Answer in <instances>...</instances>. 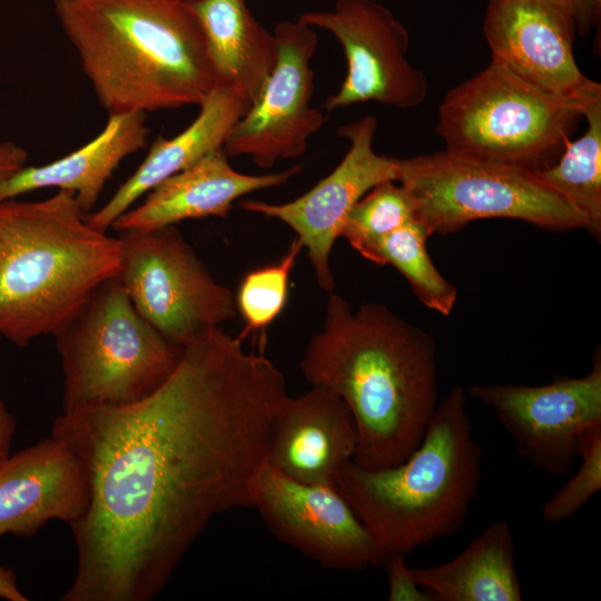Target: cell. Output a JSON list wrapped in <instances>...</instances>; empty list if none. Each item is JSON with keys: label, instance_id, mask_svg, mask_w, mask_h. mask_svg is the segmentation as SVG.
Returning a JSON list of instances; mask_svg holds the SVG:
<instances>
[{"label": "cell", "instance_id": "6da1fadb", "mask_svg": "<svg viewBox=\"0 0 601 601\" xmlns=\"http://www.w3.org/2000/svg\"><path fill=\"white\" fill-rule=\"evenodd\" d=\"M280 370L220 327L183 348L155 392L132 404L62 412L51 435L77 456L89 503L62 601H150L217 515L252 508Z\"/></svg>", "mask_w": 601, "mask_h": 601}, {"label": "cell", "instance_id": "7a4b0ae2", "mask_svg": "<svg viewBox=\"0 0 601 601\" xmlns=\"http://www.w3.org/2000/svg\"><path fill=\"white\" fill-rule=\"evenodd\" d=\"M311 386L338 395L352 413L364 469L394 466L421 443L439 405L436 344L380 303L357 309L328 294L322 328L299 363Z\"/></svg>", "mask_w": 601, "mask_h": 601}, {"label": "cell", "instance_id": "3957f363", "mask_svg": "<svg viewBox=\"0 0 601 601\" xmlns=\"http://www.w3.org/2000/svg\"><path fill=\"white\" fill-rule=\"evenodd\" d=\"M55 14L109 115L199 106L216 86L183 0H53Z\"/></svg>", "mask_w": 601, "mask_h": 601}, {"label": "cell", "instance_id": "277c9868", "mask_svg": "<svg viewBox=\"0 0 601 601\" xmlns=\"http://www.w3.org/2000/svg\"><path fill=\"white\" fill-rule=\"evenodd\" d=\"M72 193L0 201V336L19 347L55 335L116 277L117 237L93 228Z\"/></svg>", "mask_w": 601, "mask_h": 601}, {"label": "cell", "instance_id": "5b68a950", "mask_svg": "<svg viewBox=\"0 0 601 601\" xmlns=\"http://www.w3.org/2000/svg\"><path fill=\"white\" fill-rule=\"evenodd\" d=\"M482 476V451L472 434L466 393L453 387L439 402L418 446L403 462L364 469L353 461L335 489L368 532L375 565L392 553L456 533Z\"/></svg>", "mask_w": 601, "mask_h": 601}, {"label": "cell", "instance_id": "8992f818", "mask_svg": "<svg viewBox=\"0 0 601 601\" xmlns=\"http://www.w3.org/2000/svg\"><path fill=\"white\" fill-rule=\"evenodd\" d=\"M581 119L575 100L546 92L491 60L446 92L435 130L452 154L538 173L558 160Z\"/></svg>", "mask_w": 601, "mask_h": 601}, {"label": "cell", "instance_id": "52a82bcc", "mask_svg": "<svg viewBox=\"0 0 601 601\" xmlns=\"http://www.w3.org/2000/svg\"><path fill=\"white\" fill-rule=\"evenodd\" d=\"M53 337L62 412L142 400L167 381L184 348L138 313L117 277L99 285Z\"/></svg>", "mask_w": 601, "mask_h": 601}, {"label": "cell", "instance_id": "ba28073f", "mask_svg": "<svg viewBox=\"0 0 601 601\" xmlns=\"http://www.w3.org/2000/svg\"><path fill=\"white\" fill-rule=\"evenodd\" d=\"M414 197L430 235H449L485 218H511L552 231L585 229L587 219L534 173L447 150L397 158V179Z\"/></svg>", "mask_w": 601, "mask_h": 601}, {"label": "cell", "instance_id": "9c48e42d", "mask_svg": "<svg viewBox=\"0 0 601 601\" xmlns=\"http://www.w3.org/2000/svg\"><path fill=\"white\" fill-rule=\"evenodd\" d=\"M117 278L138 313L186 346L236 316L235 296L218 283L176 225L120 231Z\"/></svg>", "mask_w": 601, "mask_h": 601}, {"label": "cell", "instance_id": "30bf717a", "mask_svg": "<svg viewBox=\"0 0 601 601\" xmlns=\"http://www.w3.org/2000/svg\"><path fill=\"white\" fill-rule=\"evenodd\" d=\"M298 19L331 32L345 53L347 72L324 102L327 111L367 101L411 109L425 100L428 81L407 59L408 31L384 4L336 0L331 9L308 11Z\"/></svg>", "mask_w": 601, "mask_h": 601}, {"label": "cell", "instance_id": "8fae6325", "mask_svg": "<svg viewBox=\"0 0 601 601\" xmlns=\"http://www.w3.org/2000/svg\"><path fill=\"white\" fill-rule=\"evenodd\" d=\"M491 408L533 467L559 475L579 460L583 434L601 425V353L582 377L544 385L477 384L469 390Z\"/></svg>", "mask_w": 601, "mask_h": 601}, {"label": "cell", "instance_id": "7c38bea8", "mask_svg": "<svg viewBox=\"0 0 601 601\" xmlns=\"http://www.w3.org/2000/svg\"><path fill=\"white\" fill-rule=\"evenodd\" d=\"M273 33L277 43L275 67L224 145L228 157L248 156L263 169L279 159L304 155L309 137L325 121L323 114L311 106V61L318 45L315 29L299 19L283 20Z\"/></svg>", "mask_w": 601, "mask_h": 601}, {"label": "cell", "instance_id": "4fadbf2b", "mask_svg": "<svg viewBox=\"0 0 601 601\" xmlns=\"http://www.w3.org/2000/svg\"><path fill=\"white\" fill-rule=\"evenodd\" d=\"M250 500L273 535L322 566L375 565L368 532L335 486L298 482L264 462L253 476Z\"/></svg>", "mask_w": 601, "mask_h": 601}, {"label": "cell", "instance_id": "5bb4252c", "mask_svg": "<svg viewBox=\"0 0 601 601\" xmlns=\"http://www.w3.org/2000/svg\"><path fill=\"white\" fill-rule=\"evenodd\" d=\"M377 121L365 116L342 126L337 135L349 141L341 162L313 188L294 200L270 204L243 199V209L280 220L290 227L307 250L318 286L331 294L335 279L331 252L352 207L374 186L397 179V158L373 148Z\"/></svg>", "mask_w": 601, "mask_h": 601}, {"label": "cell", "instance_id": "9a60e30c", "mask_svg": "<svg viewBox=\"0 0 601 601\" xmlns=\"http://www.w3.org/2000/svg\"><path fill=\"white\" fill-rule=\"evenodd\" d=\"M575 18L563 0H489L483 35L491 60L529 83L577 101L591 79L580 70Z\"/></svg>", "mask_w": 601, "mask_h": 601}, {"label": "cell", "instance_id": "2e32d148", "mask_svg": "<svg viewBox=\"0 0 601 601\" xmlns=\"http://www.w3.org/2000/svg\"><path fill=\"white\" fill-rule=\"evenodd\" d=\"M357 431L345 402L318 386L290 397L275 411L267 433L265 462L303 483L335 484L353 461Z\"/></svg>", "mask_w": 601, "mask_h": 601}, {"label": "cell", "instance_id": "e0dca14e", "mask_svg": "<svg viewBox=\"0 0 601 601\" xmlns=\"http://www.w3.org/2000/svg\"><path fill=\"white\" fill-rule=\"evenodd\" d=\"M88 476L72 451L47 437L0 462V539L35 535L47 522L69 526L89 503Z\"/></svg>", "mask_w": 601, "mask_h": 601}, {"label": "cell", "instance_id": "ac0fdd59", "mask_svg": "<svg viewBox=\"0 0 601 601\" xmlns=\"http://www.w3.org/2000/svg\"><path fill=\"white\" fill-rule=\"evenodd\" d=\"M300 166L263 175L235 170L224 148L151 188L111 226L116 231L149 230L205 217L226 218L235 201L257 190L286 184Z\"/></svg>", "mask_w": 601, "mask_h": 601}, {"label": "cell", "instance_id": "d6986e66", "mask_svg": "<svg viewBox=\"0 0 601 601\" xmlns=\"http://www.w3.org/2000/svg\"><path fill=\"white\" fill-rule=\"evenodd\" d=\"M194 121L171 138H157L136 171L99 209L87 215L96 229L107 231L117 218L166 178L224 148L246 105L229 89L215 86L199 105Z\"/></svg>", "mask_w": 601, "mask_h": 601}, {"label": "cell", "instance_id": "ffe728a7", "mask_svg": "<svg viewBox=\"0 0 601 601\" xmlns=\"http://www.w3.org/2000/svg\"><path fill=\"white\" fill-rule=\"evenodd\" d=\"M148 135L146 114L109 115L104 129L79 149L46 165H26L0 183V201L37 189L58 188L72 193L88 215L114 171L146 146Z\"/></svg>", "mask_w": 601, "mask_h": 601}, {"label": "cell", "instance_id": "44dd1931", "mask_svg": "<svg viewBox=\"0 0 601 601\" xmlns=\"http://www.w3.org/2000/svg\"><path fill=\"white\" fill-rule=\"evenodd\" d=\"M216 86L231 90L248 108L262 92L277 59V43L252 14L246 0H193Z\"/></svg>", "mask_w": 601, "mask_h": 601}, {"label": "cell", "instance_id": "7402d4cb", "mask_svg": "<svg viewBox=\"0 0 601 601\" xmlns=\"http://www.w3.org/2000/svg\"><path fill=\"white\" fill-rule=\"evenodd\" d=\"M432 601H521L515 542L510 525L497 520L453 559L434 566L412 568Z\"/></svg>", "mask_w": 601, "mask_h": 601}, {"label": "cell", "instance_id": "603a6c76", "mask_svg": "<svg viewBox=\"0 0 601 601\" xmlns=\"http://www.w3.org/2000/svg\"><path fill=\"white\" fill-rule=\"evenodd\" d=\"M585 131L569 139L558 160L534 173L550 189L565 198L587 219L585 230L601 238V85L590 80L577 99Z\"/></svg>", "mask_w": 601, "mask_h": 601}, {"label": "cell", "instance_id": "cb8c5ba5", "mask_svg": "<svg viewBox=\"0 0 601 601\" xmlns=\"http://www.w3.org/2000/svg\"><path fill=\"white\" fill-rule=\"evenodd\" d=\"M430 237L425 226L415 218L357 252L378 266L395 267L425 307L447 316L457 300V288L433 264L426 248Z\"/></svg>", "mask_w": 601, "mask_h": 601}, {"label": "cell", "instance_id": "d4e9b609", "mask_svg": "<svg viewBox=\"0 0 601 601\" xmlns=\"http://www.w3.org/2000/svg\"><path fill=\"white\" fill-rule=\"evenodd\" d=\"M303 243L295 237L286 254L274 264L257 267L242 279L236 298V311L244 321L238 337L264 332L283 312L287 302L288 282Z\"/></svg>", "mask_w": 601, "mask_h": 601}, {"label": "cell", "instance_id": "484cf974", "mask_svg": "<svg viewBox=\"0 0 601 601\" xmlns=\"http://www.w3.org/2000/svg\"><path fill=\"white\" fill-rule=\"evenodd\" d=\"M398 183V181H397ZM412 194L396 180H385L370 189L349 210L341 237L357 252L416 218Z\"/></svg>", "mask_w": 601, "mask_h": 601}, {"label": "cell", "instance_id": "4316f807", "mask_svg": "<svg viewBox=\"0 0 601 601\" xmlns=\"http://www.w3.org/2000/svg\"><path fill=\"white\" fill-rule=\"evenodd\" d=\"M579 470L541 509L542 519L560 523L578 513L601 490V425L582 436Z\"/></svg>", "mask_w": 601, "mask_h": 601}, {"label": "cell", "instance_id": "83f0119b", "mask_svg": "<svg viewBox=\"0 0 601 601\" xmlns=\"http://www.w3.org/2000/svg\"><path fill=\"white\" fill-rule=\"evenodd\" d=\"M406 555L401 553L388 554L382 562L387 572L390 601H432L416 582L413 566L405 561Z\"/></svg>", "mask_w": 601, "mask_h": 601}, {"label": "cell", "instance_id": "f1b7e54d", "mask_svg": "<svg viewBox=\"0 0 601 601\" xmlns=\"http://www.w3.org/2000/svg\"><path fill=\"white\" fill-rule=\"evenodd\" d=\"M28 154L12 141L0 144V183L27 165Z\"/></svg>", "mask_w": 601, "mask_h": 601}, {"label": "cell", "instance_id": "f546056e", "mask_svg": "<svg viewBox=\"0 0 601 601\" xmlns=\"http://www.w3.org/2000/svg\"><path fill=\"white\" fill-rule=\"evenodd\" d=\"M573 11L579 35H585L599 20L601 4L595 0H563Z\"/></svg>", "mask_w": 601, "mask_h": 601}, {"label": "cell", "instance_id": "4dcf8cb0", "mask_svg": "<svg viewBox=\"0 0 601 601\" xmlns=\"http://www.w3.org/2000/svg\"><path fill=\"white\" fill-rule=\"evenodd\" d=\"M16 420L0 396V462L10 454L16 431Z\"/></svg>", "mask_w": 601, "mask_h": 601}, {"label": "cell", "instance_id": "1f68e13d", "mask_svg": "<svg viewBox=\"0 0 601 601\" xmlns=\"http://www.w3.org/2000/svg\"><path fill=\"white\" fill-rule=\"evenodd\" d=\"M0 598L8 601H28L17 583V575L12 569L0 565Z\"/></svg>", "mask_w": 601, "mask_h": 601}, {"label": "cell", "instance_id": "d6a6232c", "mask_svg": "<svg viewBox=\"0 0 601 601\" xmlns=\"http://www.w3.org/2000/svg\"><path fill=\"white\" fill-rule=\"evenodd\" d=\"M183 1H185V2H188V3H189V2H191L193 0H183Z\"/></svg>", "mask_w": 601, "mask_h": 601}]
</instances>
